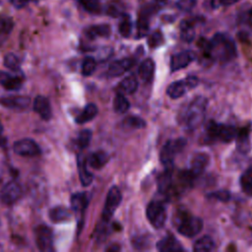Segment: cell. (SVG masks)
<instances>
[{
  "label": "cell",
  "mask_w": 252,
  "mask_h": 252,
  "mask_svg": "<svg viewBox=\"0 0 252 252\" xmlns=\"http://www.w3.org/2000/svg\"><path fill=\"white\" fill-rule=\"evenodd\" d=\"M196 5V0H179L177 7L183 11H189Z\"/></svg>",
  "instance_id": "44"
},
{
  "label": "cell",
  "mask_w": 252,
  "mask_h": 252,
  "mask_svg": "<svg viewBox=\"0 0 252 252\" xmlns=\"http://www.w3.org/2000/svg\"><path fill=\"white\" fill-rule=\"evenodd\" d=\"M158 1H164V0H158Z\"/></svg>",
  "instance_id": "48"
},
{
  "label": "cell",
  "mask_w": 252,
  "mask_h": 252,
  "mask_svg": "<svg viewBox=\"0 0 252 252\" xmlns=\"http://www.w3.org/2000/svg\"><path fill=\"white\" fill-rule=\"evenodd\" d=\"M23 193L21 185L16 181H9L0 190V201L5 205L17 202Z\"/></svg>",
  "instance_id": "9"
},
{
  "label": "cell",
  "mask_w": 252,
  "mask_h": 252,
  "mask_svg": "<svg viewBox=\"0 0 252 252\" xmlns=\"http://www.w3.org/2000/svg\"><path fill=\"white\" fill-rule=\"evenodd\" d=\"M134 65V60L132 58H123L115 60L108 67V75L112 77H118L128 71Z\"/></svg>",
  "instance_id": "14"
},
{
  "label": "cell",
  "mask_w": 252,
  "mask_h": 252,
  "mask_svg": "<svg viewBox=\"0 0 252 252\" xmlns=\"http://www.w3.org/2000/svg\"><path fill=\"white\" fill-rule=\"evenodd\" d=\"M210 198L221 201V202H227L230 199V194L228 191L226 190H220V191H217V192H213L210 193L208 195Z\"/></svg>",
  "instance_id": "43"
},
{
  "label": "cell",
  "mask_w": 252,
  "mask_h": 252,
  "mask_svg": "<svg viewBox=\"0 0 252 252\" xmlns=\"http://www.w3.org/2000/svg\"><path fill=\"white\" fill-rule=\"evenodd\" d=\"M33 109L44 120H49L52 116L49 100L43 95H37L34 98Z\"/></svg>",
  "instance_id": "15"
},
{
  "label": "cell",
  "mask_w": 252,
  "mask_h": 252,
  "mask_svg": "<svg viewBox=\"0 0 252 252\" xmlns=\"http://www.w3.org/2000/svg\"><path fill=\"white\" fill-rule=\"evenodd\" d=\"M196 54L192 50H184L179 53H176L171 56L170 59V70L175 72L179 69L185 68L188 66L193 60H195Z\"/></svg>",
  "instance_id": "11"
},
{
  "label": "cell",
  "mask_w": 252,
  "mask_h": 252,
  "mask_svg": "<svg viewBox=\"0 0 252 252\" xmlns=\"http://www.w3.org/2000/svg\"><path fill=\"white\" fill-rule=\"evenodd\" d=\"M115 250H119V246H114V245H112L111 247L107 248V251H115Z\"/></svg>",
  "instance_id": "47"
},
{
  "label": "cell",
  "mask_w": 252,
  "mask_h": 252,
  "mask_svg": "<svg viewBox=\"0 0 252 252\" xmlns=\"http://www.w3.org/2000/svg\"><path fill=\"white\" fill-rule=\"evenodd\" d=\"M208 100L206 97L200 95L195 97L187 106L182 115L183 123L189 130L197 128L204 120Z\"/></svg>",
  "instance_id": "2"
},
{
  "label": "cell",
  "mask_w": 252,
  "mask_h": 252,
  "mask_svg": "<svg viewBox=\"0 0 252 252\" xmlns=\"http://www.w3.org/2000/svg\"><path fill=\"white\" fill-rule=\"evenodd\" d=\"M107 161H108V156L105 152H102V151H97L95 153H93L92 155H90L89 158L87 159V163L94 169L101 168Z\"/></svg>",
  "instance_id": "25"
},
{
  "label": "cell",
  "mask_w": 252,
  "mask_h": 252,
  "mask_svg": "<svg viewBox=\"0 0 252 252\" xmlns=\"http://www.w3.org/2000/svg\"><path fill=\"white\" fill-rule=\"evenodd\" d=\"M110 33V28L108 25H96L91 27L87 31V34L91 38H94L96 36H108Z\"/></svg>",
  "instance_id": "31"
},
{
  "label": "cell",
  "mask_w": 252,
  "mask_h": 252,
  "mask_svg": "<svg viewBox=\"0 0 252 252\" xmlns=\"http://www.w3.org/2000/svg\"><path fill=\"white\" fill-rule=\"evenodd\" d=\"M207 137L211 140H220L223 143H229L236 138L237 130L232 125H225L211 121L207 126Z\"/></svg>",
  "instance_id": "4"
},
{
  "label": "cell",
  "mask_w": 252,
  "mask_h": 252,
  "mask_svg": "<svg viewBox=\"0 0 252 252\" xmlns=\"http://www.w3.org/2000/svg\"><path fill=\"white\" fill-rule=\"evenodd\" d=\"M106 14L111 17H119L124 14V4L120 0H111L106 6Z\"/></svg>",
  "instance_id": "33"
},
{
  "label": "cell",
  "mask_w": 252,
  "mask_h": 252,
  "mask_svg": "<svg viewBox=\"0 0 252 252\" xmlns=\"http://www.w3.org/2000/svg\"><path fill=\"white\" fill-rule=\"evenodd\" d=\"M186 143V139L178 138L175 140H169L163 145L159 154V159L165 167H172L175 156L184 149Z\"/></svg>",
  "instance_id": "5"
},
{
  "label": "cell",
  "mask_w": 252,
  "mask_h": 252,
  "mask_svg": "<svg viewBox=\"0 0 252 252\" xmlns=\"http://www.w3.org/2000/svg\"><path fill=\"white\" fill-rule=\"evenodd\" d=\"M210 158L205 153H198L195 154L191 160V166H190V172L196 177L200 174H202L205 169L207 168L209 164Z\"/></svg>",
  "instance_id": "13"
},
{
  "label": "cell",
  "mask_w": 252,
  "mask_h": 252,
  "mask_svg": "<svg viewBox=\"0 0 252 252\" xmlns=\"http://www.w3.org/2000/svg\"><path fill=\"white\" fill-rule=\"evenodd\" d=\"M215 248V242L209 235H204L198 238L193 246V250L197 252H208Z\"/></svg>",
  "instance_id": "27"
},
{
  "label": "cell",
  "mask_w": 252,
  "mask_h": 252,
  "mask_svg": "<svg viewBox=\"0 0 252 252\" xmlns=\"http://www.w3.org/2000/svg\"><path fill=\"white\" fill-rule=\"evenodd\" d=\"M207 53L214 60L225 63L236 56V45L229 35L216 33L207 44Z\"/></svg>",
  "instance_id": "1"
},
{
  "label": "cell",
  "mask_w": 252,
  "mask_h": 252,
  "mask_svg": "<svg viewBox=\"0 0 252 252\" xmlns=\"http://www.w3.org/2000/svg\"><path fill=\"white\" fill-rule=\"evenodd\" d=\"M147 218L150 223L157 229L161 228L166 220V210L159 201H152L146 210Z\"/></svg>",
  "instance_id": "6"
},
{
  "label": "cell",
  "mask_w": 252,
  "mask_h": 252,
  "mask_svg": "<svg viewBox=\"0 0 252 252\" xmlns=\"http://www.w3.org/2000/svg\"><path fill=\"white\" fill-rule=\"evenodd\" d=\"M4 65L14 72H18L20 70V61L13 53H9L4 57Z\"/></svg>",
  "instance_id": "36"
},
{
  "label": "cell",
  "mask_w": 252,
  "mask_h": 252,
  "mask_svg": "<svg viewBox=\"0 0 252 252\" xmlns=\"http://www.w3.org/2000/svg\"><path fill=\"white\" fill-rule=\"evenodd\" d=\"M180 37L186 42H190L195 37V29L189 21H182L180 24Z\"/></svg>",
  "instance_id": "28"
},
{
  "label": "cell",
  "mask_w": 252,
  "mask_h": 252,
  "mask_svg": "<svg viewBox=\"0 0 252 252\" xmlns=\"http://www.w3.org/2000/svg\"><path fill=\"white\" fill-rule=\"evenodd\" d=\"M35 242L40 251H51L53 250V237L51 229L45 225H37L34 229Z\"/></svg>",
  "instance_id": "8"
},
{
  "label": "cell",
  "mask_w": 252,
  "mask_h": 252,
  "mask_svg": "<svg viewBox=\"0 0 252 252\" xmlns=\"http://www.w3.org/2000/svg\"><path fill=\"white\" fill-rule=\"evenodd\" d=\"M162 42H163V36H162L161 32L158 31L153 32L149 36V39H148V44L152 48H156V47L159 46L160 44H162Z\"/></svg>",
  "instance_id": "40"
},
{
  "label": "cell",
  "mask_w": 252,
  "mask_h": 252,
  "mask_svg": "<svg viewBox=\"0 0 252 252\" xmlns=\"http://www.w3.org/2000/svg\"><path fill=\"white\" fill-rule=\"evenodd\" d=\"M49 218L53 222H63L71 219V213L67 208L58 206L49 211Z\"/></svg>",
  "instance_id": "26"
},
{
  "label": "cell",
  "mask_w": 252,
  "mask_h": 252,
  "mask_svg": "<svg viewBox=\"0 0 252 252\" xmlns=\"http://www.w3.org/2000/svg\"><path fill=\"white\" fill-rule=\"evenodd\" d=\"M189 90H191V88L188 84V81L185 79L182 81H175L171 83L166 89V94L169 97L175 99L181 97Z\"/></svg>",
  "instance_id": "18"
},
{
  "label": "cell",
  "mask_w": 252,
  "mask_h": 252,
  "mask_svg": "<svg viewBox=\"0 0 252 252\" xmlns=\"http://www.w3.org/2000/svg\"><path fill=\"white\" fill-rule=\"evenodd\" d=\"M177 231L185 237H194L197 235L203 228V220L185 213L178 215L176 219Z\"/></svg>",
  "instance_id": "3"
},
{
  "label": "cell",
  "mask_w": 252,
  "mask_h": 252,
  "mask_svg": "<svg viewBox=\"0 0 252 252\" xmlns=\"http://www.w3.org/2000/svg\"><path fill=\"white\" fill-rule=\"evenodd\" d=\"M130 107V103L125 95L121 93H118L113 99V108L117 113H124Z\"/></svg>",
  "instance_id": "30"
},
{
  "label": "cell",
  "mask_w": 252,
  "mask_h": 252,
  "mask_svg": "<svg viewBox=\"0 0 252 252\" xmlns=\"http://www.w3.org/2000/svg\"><path fill=\"white\" fill-rule=\"evenodd\" d=\"M138 81L134 75H129L125 79H123L118 85V91L121 94H133L137 91Z\"/></svg>",
  "instance_id": "24"
},
{
  "label": "cell",
  "mask_w": 252,
  "mask_h": 252,
  "mask_svg": "<svg viewBox=\"0 0 252 252\" xmlns=\"http://www.w3.org/2000/svg\"><path fill=\"white\" fill-rule=\"evenodd\" d=\"M237 149L241 153H247L250 149V140H249V131L246 129H241L237 132Z\"/></svg>",
  "instance_id": "29"
},
{
  "label": "cell",
  "mask_w": 252,
  "mask_h": 252,
  "mask_svg": "<svg viewBox=\"0 0 252 252\" xmlns=\"http://www.w3.org/2000/svg\"><path fill=\"white\" fill-rule=\"evenodd\" d=\"M172 167H166L158 178V187L160 193H168L172 187Z\"/></svg>",
  "instance_id": "20"
},
{
  "label": "cell",
  "mask_w": 252,
  "mask_h": 252,
  "mask_svg": "<svg viewBox=\"0 0 252 252\" xmlns=\"http://www.w3.org/2000/svg\"><path fill=\"white\" fill-rule=\"evenodd\" d=\"M87 164L88 163L85 157L82 155H78V158H77L78 172H79V177L83 186H89L92 183L94 178L93 173L89 171Z\"/></svg>",
  "instance_id": "19"
},
{
  "label": "cell",
  "mask_w": 252,
  "mask_h": 252,
  "mask_svg": "<svg viewBox=\"0 0 252 252\" xmlns=\"http://www.w3.org/2000/svg\"><path fill=\"white\" fill-rule=\"evenodd\" d=\"M118 30H119V32L122 36L128 37L130 35L131 31H132V24H131L130 17L128 15H126V14L122 15L121 21H120L119 26H118Z\"/></svg>",
  "instance_id": "34"
},
{
  "label": "cell",
  "mask_w": 252,
  "mask_h": 252,
  "mask_svg": "<svg viewBox=\"0 0 252 252\" xmlns=\"http://www.w3.org/2000/svg\"><path fill=\"white\" fill-rule=\"evenodd\" d=\"M96 67V62L93 57H86L82 64V74L84 76H91Z\"/></svg>",
  "instance_id": "37"
},
{
  "label": "cell",
  "mask_w": 252,
  "mask_h": 252,
  "mask_svg": "<svg viewBox=\"0 0 252 252\" xmlns=\"http://www.w3.org/2000/svg\"><path fill=\"white\" fill-rule=\"evenodd\" d=\"M98 112L97 106L94 103H89L85 106V108L82 110V112L76 117V122L78 124H84L92 119H94Z\"/></svg>",
  "instance_id": "23"
},
{
  "label": "cell",
  "mask_w": 252,
  "mask_h": 252,
  "mask_svg": "<svg viewBox=\"0 0 252 252\" xmlns=\"http://www.w3.org/2000/svg\"><path fill=\"white\" fill-rule=\"evenodd\" d=\"M30 1H32V0H11V3L14 7L20 9V8L25 7Z\"/></svg>",
  "instance_id": "45"
},
{
  "label": "cell",
  "mask_w": 252,
  "mask_h": 252,
  "mask_svg": "<svg viewBox=\"0 0 252 252\" xmlns=\"http://www.w3.org/2000/svg\"><path fill=\"white\" fill-rule=\"evenodd\" d=\"M0 84L6 90H19L22 86V79L6 72H0Z\"/></svg>",
  "instance_id": "21"
},
{
  "label": "cell",
  "mask_w": 252,
  "mask_h": 252,
  "mask_svg": "<svg viewBox=\"0 0 252 252\" xmlns=\"http://www.w3.org/2000/svg\"><path fill=\"white\" fill-rule=\"evenodd\" d=\"M239 0H220V3L221 5H224V6H228V5H232L236 2H238Z\"/></svg>",
  "instance_id": "46"
},
{
  "label": "cell",
  "mask_w": 252,
  "mask_h": 252,
  "mask_svg": "<svg viewBox=\"0 0 252 252\" xmlns=\"http://www.w3.org/2000/svg\"><path fill=\"white\" fill-rule=\"evenodd\" d=\"M137 30L139 37L145 36L149 31V18L145 13H143L139 17V20L137 22Z\"/></svg>",
  "instance_id": "35"
},
{
  "label": "cell",
  "mask_w": 252,
  "mask_h": 252,
  "mask_svg": "<svg viewBox=\"0 0 252 252\" xmlns=\"http://www.w3.org/2000/svg\"><path fill=\"white\" fill-rule=\"evenodd\" d=\"M13 29V21L7 17L0 18V33H8Z\"/></svg>",
  "instance_id": "42"
},
{
  "label": "cell",
  "mask_w": 252,
  "mask_h": 252,
  "mask_svg": "<svg viewBox=\"0 0 252 252\" xmlns=\"http://www.w3.org/2000/svg\"><path fill=\"white\" fill-rule=\"evenodd\" d=\"M240 185L245 194L252 196V166L241 175Z\"/></svg>",
  "instance_id": "32"
},
{
  "label": "cell",
  "mask_w": 252,
  "mask_h": 252,
  "mask_svg": "<svg viewBox=\"0 0 252 252\" xmlns=\"http://www.w3.org/2000/svg\"><path fill=\"white\" fill-rule=\"evenodd\" d=\"M81 3L83 7L91 13L99 11V0H81Z\"/></svg>",
  "instance_id": "41"
},
{
  "label": "cell",
  "mask_w": 252,
  "mask_h": 252,
  "mask_svg": "<svg viewBox=\"0 0 252 252\" xmlns=\"http://www.w3.org/2000/svg\"><path fill=\"white\" fill-rule=\"evenodd\" d=\"M124 125L130 128H144L146 126V122L138 116H129L125 119Z\"/></svg>",
  "instance_id": "38"
},
{
  "label": "cell",
  "mask_w": 252,
  "mask_h": 252,
  "mask_svg": "<svg viewBox=\"0 0 252 252\" xmlns=\"http://www.w3.org/2000/svg\"><path fill=\"white\" fill-rule=\"evenodd\" d=\"M31 103V98L26 95H12L0 97V105L10 109H26Z\"/></svg>",
  "instance_id": "12"
},
{
  "label": "cell",
  "mask_w": 252,
  "mask_h": 252,
  "mask_svg": "<svg viewBox=\"0 0 252 252\" xmlns=\"http://www.w3.org/2000/svg\"><path fill=\"white\" fill-rule=\"evenodd\" d=\"M139 76L145 82H150L155 73V62L151 58L145 59L139 66Z\"/></svg>",
  "instance_id": "22"
},
{
  "label": "cell",
  "mask_w": 252,
  "mask_h": 252,
  "mask_svg": "<svg viewBox=\"0 0 252 252\" xmlns=\"http://www.w3.org/2000/svg\"><path fill=\"white\" fill-rule=\"evenodd\" d=\"M14 152L22 157H35L40 154L39 146L32 139H21L14 143Z\"/></svg>",
  "instance_id": "10"
},
{
  "label": "cell",
  "mask_w": 252,
  "mask_h": 252,
  "mask_svg": "<svg viewBox=\"0 0 252 252\" xmlns=\"http://www.w3.org/2000/svg\"><path fill=\"white\" fill-rule=\"evenodd\" d=\"M89 195L86 192H79L75 193L71 197V207L72 210L77 214L83 217L85 210L89 204Z\"/></svg>",
  "instance_id": "16"
},
{
  "label": "cell",
  "mask_w": 252,
  "mask_h": 252,
  "mask_svg": "<svg viewBox=\"0 0 252 252\" xmlns=\"http://www.w3.org/2000/svg\"><path fill=\"white\" fill-rule=\"evenodd\" d=\"M121 199H122V196L118 187L116 186L111 187L106 195L105 204L102 210V216H101L102 220L108 221L112 218L115 210L118 208L121 202Z\"/></svg>",
  "instance_id": "7"
},
{
  "label": "cell",
  "mask_w": 252,
  "mask_h": 252,
  "mask_svg": "<svg viewBox=\"0 0 252 252\" xmlns=\"http://www.w3.org/2000/svg\"><path fill=\"white\" fill-rule=\"evenodd\" d=\"M92 139V132L89 129L82 130L78 136L77 143L81 148H86L89 146Z\"/></svg>",
  "instance_id": "39"
},
{
  "label": "cell",
  "mask_w": 252,
  "mask_h": 252,
  "mask_svg": "<svg viewBox=\"0 0 252 252\" xmlns=\"http://www.w3.org/2000/svg\"><path fill=\"white\" fill-rule=\"evenodd\" d=\"M157 249L160 252H177L184 250L179 241L171 235L165 236L160 239L157 243Z\"/></svg>",
  "instance_id": "17"
}]
</instances>
